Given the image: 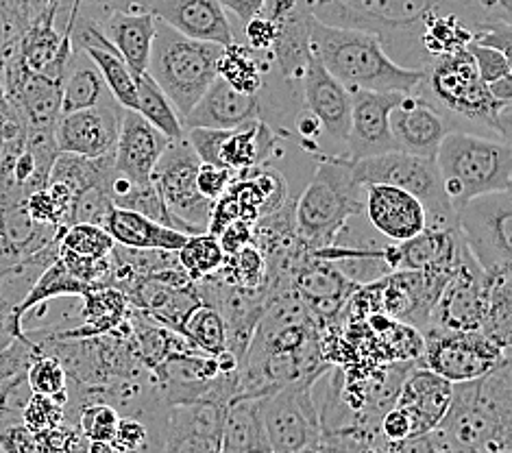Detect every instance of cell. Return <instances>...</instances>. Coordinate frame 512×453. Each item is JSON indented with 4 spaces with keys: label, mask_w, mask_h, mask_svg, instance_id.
<instances>
[{
    "label": "cell",
    "mask_w": 512,
    "mask_h": 453,
    "mask_svg": "<svg viewBox=\"0 0 512 453\" xmlns=\"http://www.w3.org/2000/svg\"><path fill=\"white\" fill-rule=\"evenodd\" d=\"M310 14L332 27L360 29L382 42L399 66L423 70V31L436 16L454 14L475 33L497 22H510V7L499 0H306Z\"/></svg>",
    "instance_id": "cell-1"
},
{
    "label": "cell",
    "mask_w": 512,
    "mask_h": 453,
    "mask_svg": "<svg viewBox=\"0 0 512 453\" xmlns=\"http://www.w3.org/2000/svg\"><path fill=\"white\" fill-rule=\"evenodd\" d=\"M310 51L349 92L410 94L421 83L423 72L390 59L373 33L332 27L314 16L310 18Z\"/></svg>",
    "instance_id": "cell-2"
},
{
    "label": "cell",
    "mask_w": 512,
    "mask_h": 453,
    "mask_svg": "<svg viewBox=\"0 0 512 453\" xmlns=\"http://www.w3.org/2000/svg\"><path fill=\"white\" fill-rule=\"evenodd\" d=\"M421 72V83L414 92L441 109L451 122L465 120L510 142V105L493 99L467 46L434 57Z\"/></svg>",
    "instance_id": "cell-3"
},
{
    "label": "cell",
    "mask_w": 512,
    "mask_h": 453,
    "mask_svg": "<svg viewBox=\"0 0 512 453\" xmlns=\"http://www.w3.org/2000/svg\"><path fill=\"white\" fill-rule=\"evenodd\" d=\"M434 162L456 214L475 199L512 188V151L502 138L454 129L438 146Z\"/></svg>",
    "instance_id": "cell-4"
},
{
    "label": "cell",
    "mask_w": 512,
    "mask_h": 453,
    "mask_svg": "<svg viewBox=\"0 0 512 453\" xmlns=\"http://www.w3.org/2000/svg\"><path fill=\"white\" fill-rule=\"evenodd\" d=\"M358 214H364V186L353 177L351 162L345 155H321L312 181L295 203L299 240L310 251L329 247L347 220Z\"/></svg>",
    "instance_id": "cell-5"
},
{
    "label": "cell",
    "mask_w": 512,
    "mask_h": 453,
    "mask_svg": "<svg viewBox=\"0 0 512 453\" xmlns=\"http://www.w3.org/2000/svg\"><path fill=\"white\" fill-rule=\"evenodd\" d=\"M223 48L214 42L186 38L168 24L155 20V38L146 75L160 85L181 120L218 77V59L223 55Z\"/></svg>",
    "instance_id": "cell-6"
},
{
    "label": "cell",
    "mask_w": 512,
    "mask_h": 453,
    "mask_svg": "<svg viewBox=\"0 0 512 453\" xmlns=\"http://www.w3.org/2000/svg\"><path fill=\"white\" fill-rule=\"evenodd\" d=\"M351 162V159H349ZM351 173L362 186L386 183L417 197L428 214V227H458V214L451 207L434 159L410 155L404 151H388L351 162Z\"/></svg>",
    "instance_id": "cell-7"
},
{
    "label": "cell",
    "mask_w": 512,
    "mask_h": 453,
    "mask_svg": "<svg viewBox=\"0 0 512 453\" xmlns=\"http://www.w3.org/2000/svg\"><path fill=\"white\" fill-rule=\"evenodd\" d=\"M321 377H299L262 397V423L271 453H321V414L314 386Z\"/></svg>",
    "instance_id": "cell-8"
},
{
    "label": "cell",
    "mask_w": 512,
    "mask_h": 453,
    "mask_svg": "<svg viewBox=\"0 0 512 453\" xmlns=\"http://www.w3.org/2000/svg\"><path fill=\"white\" fill-rule=\"evenodd\" d=\"M199 166V157L194 155L186 138L170 140L151 175L170 214L186 227L188 236L205 234L214 207L197 188Z\"/></svg>",
    "instance_id": "cell-9"
},
{
    "label": "cell",
    "mask_w": 512,
    "mask_h": 453,
    "mask_svg": "<svg viewBox=\"0 0 512 453\" xmlns=\"http://www.w3.org/2000/svg\"><path fill=\"white\" fill-rule=\"evenodd\" d=\"M510 192L486 194L458 212V231L471 257L486 275L510 273Z\"/></svg>",
    "instance_id": "cell-10"
},
{
    "label": "cell",
    "mask_w": 512,
    "mask_h": 453,
    "mask_svg": "<svg viewBox=\"0 0 512 453\" xmlns=\"http://www.w3.org/2000/svg\"><path fill=\"white\" fill-rule=\"evenodd\" d=\"M423 366L451 384L473 382L510 360L508 349L499 347L482 332H423Z\"/></svg>",
    "instance_id": "cell-11"
},
{
    "label": "cell",
    "mask_w": 512,
    "mask_h": 453,
    "mask_svg": "<svg viewBox=\"0 0 512 453\" xmlns=\"http://www.w3.org/2000/svg\"><path fill=\"white\" fill-rule=\"evenodd\" d=\"M489 310V288L486 275L475 264L473 257L458 268L441 297L436 299L430 323L425 329H443V332H480Z\"/></svg>",
    "instance_id": "cell-12"
},
{
    "label": "cell",
    "mask_w": 512,
    "mask_h": 453,
    "mask_svg": "<svg viewBox=\"0 0 512 453\" xmlns=\"http://www.w3.org/2000/svg\"><path fill=\"white\" fill-rule=\"evenodd\" d=\"M64 229L38 223L27 207V194L11 183H0V271L46 249Z\"/></svg>",
    "instance_id": "cell-13"
},
{
    "label": "cell",
    "mask_w": 512,
    "mask_h": 453,
    "mask_svg": "<svg viewBox=\"0 0 512 453\" xmlns=\"http://www.w3.org/2000/svg\"><path fill=\"white\" fill-rule=\"evenodd\" d=\"M388 125L397 151L425 159H434L443 138L456 129L449 116L417 92L401 94L397 105L390 109Z\"/></svg>",
    "instance_id": "cell-14"
},
{
    "label": "cell",
    "mask_w": 512,
    "mask_h": 453,
    "mask_svg": "<svg viewBox=\"0 0 512 453\" xmlns=\"http://www.w3.org/2000/svg\"><path fill=\"white\" fill-rule=\"evenodd\" d=\"M123 114L125 109L116 103V99L90 109L62 114L55 125L57 151L90 159L112 155Z\"/></svg>",
    "instance_id": "cell-15"
},
{
    "label": "cell",
    "mask_w": 512,
    "mask_h": 453,
    "mask_svg": "<svg viewBox=\"0 0 512 453\" xmlns=\"http://www.w3.org/2000/svg\"><path fill=\"white\" fill-rule=\"evenodd\" d=\"M401 94L397 92H351V116L345 140V157L356 159L397 151L390 136L388 114L397 105Z\"/></svg>",
    "instance_id": "cell-16"
},
{
    "label": "cell",
    "mask_w": 512,
    "mask_h": 453,
    "mask_svg": "<svg viewBox=\"0 0 512 453\" xmlns=\"http://www.w3.org/2000/svg\"><path fill=\"white\" fill-rule=\"evenodd\" d=\"M144 9L186 38L221 46L238 42L236 24L218 0H146Z\"/></svg>",
    "instance_id": "cell-17"
},
{
    "label": "cell",
    "mask_w": 512,
    "mask_h": 453,
    "mask_svg": "<svg viewBox=\"0 0 512 453\" xmlns=\"http://www.w3.org/2000/svg\"><path fill=\"white\" fill-rule=\"evenodd\" d=\"M290 286L306 303V308L319 325H325L343 312L360 288L356 281L340 273L332 262L312 255V251L301 262L297 273L292 275Z\"/></svg>",
    "instance_id": "cell-18"
},
{
    "label": "cell",
    "mask_w": 512,
    "mask_h": 453,
    "mask_svg": "<svg viewBox=\"0 0 512 453\" xmlns=\"http://www.w3.org/2000/svg\"><path fill=\"white\" fill-rule=\"evenodd\" d=\"M364 218L390 242H404L428 227V214L421 201L386 183L364 186Z\"/></svg>",
    "instance_id": "cell-19"
},
{
    "label": "cell",
    "mask_w": 512,
    "mask_h": 453,
    "mask_svg": "<svg viewBox=\"0 0 512 453\" xmlns=\"http://www.w3.org/2000/svg\"><path fill=\"white\" fill-rule=\"evenodd\" d=\"M168 142L164 133L157 131L138 112L125 109L114 146V175L131 183H146Z\"/></svg>",
    "instance_id": "cell-20"
},
{
    "label": "cell",
    "mask_w": 512,
    "mask_h": 453,
    "mask_svg": "<svg viewBox=\"0 0 512 453\" xmlns=\"http://www.w3.org/2000/svg\"><path fill=\"white\" fill-rule=\"evenodd\" d=\"M301 94L303 107L321 120L323 133L332 142L345 144L349 131V116H351V92L343 83L334 79L319 59L310 55L306 70L301 77Z\"/></svg>",
    "instance_id": "cell-21"
},
{
    "label": "cell",
    "mask_w": 512,
    "mask_h": 453,
    "mask_svg": "<svg viewBox=\"0 0 512 453\" xmlns=\"http://www.w3.org/2000/svg\"><path fill=\"white\" fill-rule=\"evenodd\" d=\"M70 38L77 44L79 51L88 55L94 66L101 70L109 92L123 109H136V79L129 72L125 59L114 48V44L105 38L103 29L94 18H72Z\"/></svg>",
    "instance_id": "cell-22"
},
{
    "label": "cell",
    "mask_w": 512,
    "mask_h": 453,
    "mask_svg": "<svg viewBox=\"0 0 512 453\" xmlns=\"http://www.w3.org/2000/svg\"><path fill=\"white\" fill-rule=\"evenodd\" d=\"M262 118L260 96L242 94L231 88V85L216 77L210 88L203 92L201 99L184 118V127H207V129H238L247 125L249 120Z\"/></svg>",
    "instance_id": "cell-23"
},
{
    "label": "cell",
    "mask_w": 512,
    "mask_h": 453,
    "mask_svg": "<svg viewBox=\"0 0 512 453\" xmlns=\"http://www.w3.org/2000/svg\"><path fill=\"white\" fill-rule=\"evenodd\" d=\"M99 27L105 38L114 44L133 79L142 77L149 66L151 46L155 38V16L140 7H114L109 9Z\"/></svg>",
    "instance_id": "cell-24"
},
{
    "label": "cell",
    "mask_w": 512,
    "mask_h": 453,
    "mask_svg": "<svg viewBox=\"0 0 512 453\" xmlns=\"http://www.w3.org/2000/svg\"><path fill=\"white\" fill-rule=\"evenodd\" d=\"M451 386L454 384L428 366H410L395 403L410 412L417 436L430 434L441 423L451 401Z\"/></svg>",
    "instance_id": "cell-25"
},
{
    "label": "cell",
    "mask_w": 512,
    "mask_h": 453,
    "mask_svg": "<svg viewBox=\"0 0 512 453\" xmlns=\"http://www.w3.org/2000/svg\"><path fill=\"white\" fill-rule=\"evenodd\" d=\"M105 229L120 247L144 251H179L188 240L181 231L164 227L138 212L123 210V207H114Z\"/></svg>",
    "instance_id": "cell-26"
},
{
    "label": "cell",
    "mask_w": 512,
    "mask_h": 453,
    "mask_svg": "<svg viewBox=\"0 0 512 453\" xmlns=\"http://www.w3.org/2000/svg\"><path fill=\"white\" fill-rule=\"evenodd\" d=\"M279 138L275 129L262 118L249 120L247 125L231 129L223 144L221 159L223 166L238 170H249L255 166L268 164V159L279 155Z\"/></svg>",
    "instance_id": "cell-27"
},
{
    "label": "cell",
    "mask_w": 512,
    "mask_h": 453,
    "mask_svg": "<svg viewBox=\"0 0 512 453\" xmlns=\"http://www.w3.org/2000/svg\"><path fill=\"white\" fill-rule=\"evenodd\" d=\"M112 99L114 96L94 61L79 48H72L62 79V114L90 109Z\"/></svg>",
    "instance_id": "cell-28"
},
{
    "label": "cell",
    "mask_w": 512,
    "mask_h": 453,
    "mask_svg": "<svg viewBox=\"0 0 512 453\" xmlns=\"http://www.w3.org/2000/svg\"><path fill=\"white\" fill-rule=\"evenodd\" d=\"M260 401L249 397L229 401L223 423V453H271Z\"/></svg>",
    "instance_id": "cell-29"
},
{
    "label": "cell",
    "mask_w": 512,
    "mask_h": 453,
    "mask_svg": "<svg viewBox=\"0 0 512 453\" xmlns=\"http://www.w3.org/2000/svg\"><path fill=\"white\" fill-rule=\"evenodd\" d=\"M268 75H271V61L253 53L242 42L225 46L221 59H218V77L242 94L260 96Z\"/></svg>",
    "instance_id": "cell-30"
},
{
    "label": "cell",
    "mask_w": 512,
    "mask_h": 453,
    "mask_svg": "<svg viewBox=\"0 0 512 453\" xmlns=\"http://www.w3.org/2000/svg\"><path fill=\"white\" fill-rule=\"evenodd\" d=\"M85 299L83 308V327L77 332L66 334L68 338H85V336H101L112 334V329L127 323L129 305L123 292L112 286H99L90 290Z\"/></svg>",
    "instance_id": "cell-31"
},
{
    "label": "cell",
    "mask_w": 512,
    "mask_h": 453,
    "mask_svg": "<svg viewBox=\"0 0 512 453\" xmlns=\"http://www.w3.org/2000/svg\"><path fill=\"white\" fill-rule=\"evenodd\" d=\"M133 112H138L146 122H151L168 140L186 138L184 120L177 114L175 105L170 103L160 85L146 75V72L136 79V109Z\"/></svg>",
    "instance_id": "cell-32"
},
{
    "label": "cell",
    "mask_w": 512,
    "mask_h": 453,
    "mask_svg": "<svg viewBox=\"0 0 512 453\" xmlns=\"http://www.w3.org/2000/svg\"><path fill=\"white\" fill-rule=\"evenodd\" d=\"M184 334L194 347H197L199 353L203 355H221L227 351V329L221 314H218L210 305H197L190 312L184 323Z\"/></svg>",
    "instance_id": "cell-33"
},
{
    "label": "cell",
    "mask_w": 512,
    "mask_h": 453,
    "mask_svg": "<svg viewBox=\"0 0 512 453\" xmlns=\"http://www.w3.org/2000/svg\"><path fill=\"white\" fill-rule=\"evenodd\" d=\"M177 262L192 281H199L221 271L225 251L218 238L205 231V234L188 236L184 247L177 251Z\"/></svg>",
    "instance_id": "cell-34"
},
{
    "label": "cell",
    "mask_w": 512,
    "mask_h": 453,
    "mask_svg": "<svg viewBox=\"0 0 512 453\" xmlns=\"http://www.w3.org/2000/svg\"><path fill=\"white\" fill-rule=\"evenodd\" d=\"M114 205L116 207H123V210L138 212V214H142L146 218L155 220V223H160V225L170 227V229H175V231H181V234L188 236L186 227L181 225L173 214H170V210H168L164 199H162L160 190L155 188L153 179H149L146 183H131L127 192L114 197Z\"/></svg>",
    "instance_id": "cell-35"
},
{
    "label": "cell",
    "mask_w": 512,
    "mask_h": 453,
    "mask_svg": "<svg viewBox=\"0 0 512 453\" xmlns=\"http://www.w3.org/2000/svg\"><path fill=\"white\" fill-rule=\"evenodd\" d=\"M216 275L238 288H262L266 281V260L255 244H247L245 249L225 255L221 271Z\"/></svg>",
    "instance_id": "cell-36"
},
{
    "label": "cell",
    "mask_w": 512,
    "mask_h": 453,
    "mask_svg": "<svg viewBox=\"0 0 512 453\" xmlns=\"http://www.w3.org/2000/svg\"><path fill=\"white\" fill-rule=\"evenodd\" d=\"M27 384L33 395L51 397L66 406L68 403V373L64 362L55 355L40 353L27 369Z\"/></svg>",
    "instance_id": "cell-37"
},
{
    "label": "cell",
    "mask_w": 512,
    "mask_h": 453,
    "mask_svg": "<svg viewBox=\"0 0 512 453\" xmlns=\"http://www.w3.org/2000/svg\"><path fill=\"white\" fill-rule=\"evenodd\" d=\"M114 247L116 242L107 234V229L90 223L70 225L59 236V249L81 257H94V260H103Z\"/></svg>",
    "instance_id": "cell-38"
},
{
    "label": "cell",
    "mask_w": 512,
    "mask_h": 453,
    "mask_svg": "<svg viewBox=\"0 0 512 453\" xmlns=\"http://www.w3.org/2000/svg\"><path fill=\"white\" fill-rule=\"evenodd\" d=\"M118 421H120L118 408L109 406V403H103V401H92L79 408L75 425L88 440H109V443H112Z\"/></svg>",
    "instance_id": "cell-39"
},
{
    "label": "cell",
    "mask_w": 512,
    "mask_h": 453,
    "mask_svg": "<svg viewBox=\"0 0 512 453\" xmlns=\"http://www.w3.org/2000/svg\"><path fill=\"white\" fill-rule=\"evenodd\" d=\"M112 190L105 186H96L81 192L75 199V207H72V225L75 223H90L105 227L107 218L114 210Z\"/></svg>",
    "instance_id": "cell-40"
},
{
    "label": "cell",
    "mask_w": 512,
    "mask_h": 453,
    "mask_svg": "<svg viewBox=\"0 0 512 453\" xmlns=\"http://www.w3.org/2000/svg\"><path fill=\"white\" fill-rule=\"evenodd\" d=\"M22 423L38 434L55 430L64 423V406L51 397L31 395L22 410Z\"/></svg>",
    "instance_id": "cell-41"
},
{
    "label": "cell",
    "mask_w": 512,
    "mask_h": 453,
    "mask_svg": "<svg viewBox=\"0 0 512 453\" xmlns=\"http://www.w3.org/2000/svg\"><path fill=\"white\" fill-rule=\"evenodd\" d=\"M227 136L229 131L225 129H207V127L186 129V142L190 144V149L199 157L201 164H210V166H223L221 151Z\"/></svg>",
    "instance_id": "cell-42"
},
{
    "label": "cell",
    "mask_w": 512,
    "mask_h": 453,
    "mask_svg": "<svg viewBox=\"0 0 512 453\" xmlns=\"http://www.w3.org/2000/svg\"><path fill=\"white\" fill-rule=\"evenodd\" d=\"M467 51L473 57L475 68H478V75L484 83H491L502 77H512L510 57L504 55L502 51H497V48L469 42Z\"/></svg>",
    "instance_id": "cell-43"
},
{
    "label": "cell",
    "mask_w": 512,
    "mask_h": 453,
    "mask_svg": "<svg viewBox=\"0 0 512 453\" xmlns=\"http://www.w3.org/2000/svg\"><path fill=\"white\" fill-rule=\"evenodd\" d=\"M0 453H51L42 434L24 423L0 427Z\"/></svg>",
    "instance_id": "cell-44"
},
{
    "label": "cell",
    "mask_w": 512,
    "mask_h": 453,
    "mask_svg": "<svg viewBox=\"0 0 512 453\" xmlns=\"http://www.w3.org/2000/svg\"><path fill=\"white\" fill-rule=\"evenodd\" d=\"M162 453H223V438L205 434L164 436Z\"/></svg>",
    "instance_id": "cell-45"
},
{
    "label": "cell",
    "mask_w": 512,
    "mask_h": 453,
    "mask_svg": "<svg viewBox=\"0 0 512 453\" xmlns=\"http://www.w3.org/2000/svg\"><path fill=\"white\" fill-rule=\"evenodd\" d=\"M234 181V170L225 166H210L201 164L197 173V188L207 201H218L229 190Z\"/></svg>",
    "instance_id": "cell-46"
},
{
    "label": "cell",
    "mask_w": 512,
    "mask_h": 453,
    "mask_svg": "<svg viewBox=\"0 0 512 453\" xmlns=\"http://www.w3.org/2000/svg\"><path fill=\"white\" fill-rule=\"evenodd\" d=\"M380 432L386 443H397V440L417 436V430H414V419L404 406H399V403H395L393 408H388L384 412V416L380 419Z\"/></svg>",
    "instance_id": "cell-47"
},
{
    "label": "cell",
    "mask_w": 512,
    "mask_h": 453,
    "mask_svg": "<svg viewBox=\"0 0 512 453\" xmlns=\"http://www.w3.org/2000/svg\"><path fill=\"white\" fill-rule=\"evenodd\" d=\"M5 51L7 46L0 42V149H3V144L9 140L18 136V133L27 131V127H24L22 118L16 114V109L11 107L7 94H5V88H3V66H5Z\"/></svg>",
    "instance_id": "cell-48"
},
{
    "label": "cell",
    "mask_w": 512,
    "mask_h": 453,
    "mask_svg": "<svg viewBox=\"0 0 512 453\" xmlns=\"http://www.w3.org/2000/svg\"><path fill=\"white\" fill-rule=\"evenodd\" d=\"M292 127H295V133L299 138V144L303 149L310 153H321V136H323V125L321 120L316 118L310 109L303 107L301 112H297L295 120H292Z\"/></svg>",
    "instance_id": "cell-49"
},
{
    "label": "cell",
    "mask_w": 512,
    "mask_h": 453,
    "mask_svg": "<svg viewBox=\"0 0 512 453\" xmlns=\"http://www.w3.org/2000/svg\"><path fill=\"white\" fill-rule=\"evenodd\" d=\"M216 238L221 242L225 255L236 253L240 249H245L247 244H253V223L238 218L234 223H229Z\"/></svg>",
    "instance_id": "cell-50"
},
{
    "label": "cell",
    "mask_w": 512,
    "mask_h": 453,
    "mask_svg": "<svg viewBox=\"0 0 512 453\" xmlns=\"http://www.w3.org/2000/svg\"><path fill=\"white\" fill-rule=\"evenodd\" d=\"M225 7V11L229 14V18L236 20V35L240 42V29L245 24L255 18L264 7V0H218Z\"/></svg>",
    "instance_id": "cell-51"
},
{
    "label": "cell",
    "mask_w": 512,
    "mask_h": 453,
    "mask_svg": "<svg viewBox=\"0 0 512 453\" xmlns=\"http://www.w3.org/2000/svg\"><path fill=\"white\" fill-rule=\"evenodd\" d=\"M486 88H489V92H491L495 101L512 105V77H502L497 81L486 83Z\"/></svg>",
    "instance_id": "cell-52"
},
{
    "label": "cell",
    "mask_w": 512,
    "mask_h": 453,
    "mask_svg": "<svg viewBox=\"0 0 512 453\" xmlns=\"http://www.w3.org/2000/svg\"><path fill=\"white\" fill-rule=\"evenodd\" d=\"M88 453H116V449L109 440H90Z\"/></svg>",
    "instance_id": "cell-53"
},
{
    "label": "cell",
    "mask_w": 512,
    "mask_h": 453,
    "mask_svg": "<svg viewBox=\"0 0 512 453\" xmlns=\"http://www.w3.org/2000/svg\"><path fill=\"white\" fill-rule=\"evenodd\" d=\"M107 3H114V0H107ZM125 3H127L125 7H140V0H125Z\"/></svg>",
    "instance_id": "cell-54"
},
{
    "label": "cell",
    "mask_w": 512,
    "mask_h": 453,
    "mask_svg": "<svg viewBox=\"0 0 512 453\" xmlns=\"http://www.w3.org/2000/svg\"><path fill=\"white\" fill-rule=\"evenodd\" d=\"M0 332H7V327H5V316L0 314Z\"/></svg>",
    "instance_id": "cell-55"
},
{
    "label": "cell",
    "mask_w": 512,
    "mask_h": 453,
    "mask_svg": "<svg viewBox=\"0 0 512 453\" xmlns=\"http://www.w3.org/2000/svg\"><path fill=\"white\" fill-rule=\"evenodd\" d=\"M144 3H146V0H140V7H142V9H144Z\"/></svg>",
    "instance_id": "cell-56"
}]
</instances>
